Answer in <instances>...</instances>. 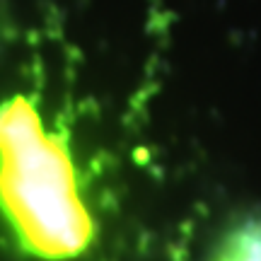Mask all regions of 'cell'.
Wrapping results in <instances>:
<instances>
[{
	"mask_svg": "<svg viewBox=\"0 0 261 261\" xmlns=\"http://www.w3.org/2000/svg\"><path fill=\"white\" fill-rule=\"evenodd\" d=\"M0 213L19 247L39 259H73L94 237L65 140L44 130L22 94L0 107Z\"/></svg>",
	"mask_w": 261,
	"mask_h": 261,
	"instance_id": "cell-1",
	"label": "cell"
},
{
	"mask_svg": "<svg viewBox=\"0 0 261 261\" xmlns=\"http://www.w3.org/2000/svg\"><path fill=\"white\" fill-rule=\"evenodd\" d=\"M215 261H261V220L247 223L227 234Z\"/></svg>",
	"mask_w": 261,
	"mask_h": 261,
	"instance_id": "cell-2",
	"label": "cell"
}]
</instances>
